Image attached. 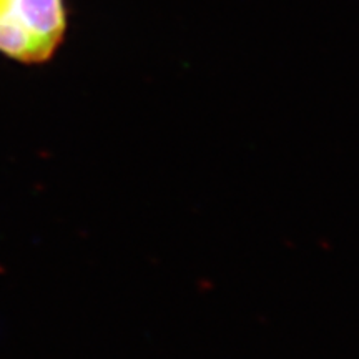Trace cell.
I'll return each mask as SVG.
<instances>
[{"label":"cell","mask_w":359,"mask_h":359,"mask_svg":"<svg viewBox=\"0 0 359 359\" xmlns=\"http://www.w3.org/2000/svg\"><path fill=\"white\" fill-rule=\"evenodd\" d=\"M67 30L64 0H0V53L24 62L48 60Z\"/></svg>","instance_id":"6da1fadb"}]
</instances>
